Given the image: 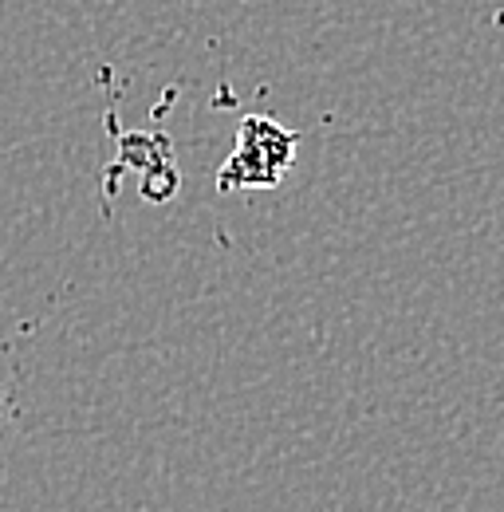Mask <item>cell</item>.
I'll list each match as a JSON object with an SVG mask.
<instances>
[{"instance_id":"cell-1","label":"cell","mask_w":504,"mask_h":512,"mask_svg":"<svg viewBox=\"0 0 504 512\" xmlns=\"http://www.w3.org/2000/svg\"><path fill=\"white\" fill-rule=\"evenodd\" d=\"M300 134L276 123L272 115H245L237 127V146L217 170V190H276L296 166Z\"/></svg>"},{"instance_id":"cell-2","label":"cell","mask_w":504,"mask_h":512,"mask_svg":"<svg viewBox=\"0 0 504 512\" xmlns=\"http://www.w3.org/2000/svg\"><path fill=\"white\" fill-rule=\"evenodd\" d=\"M0 410H4V394H0Z\"/></svg>"}]
</instances>
